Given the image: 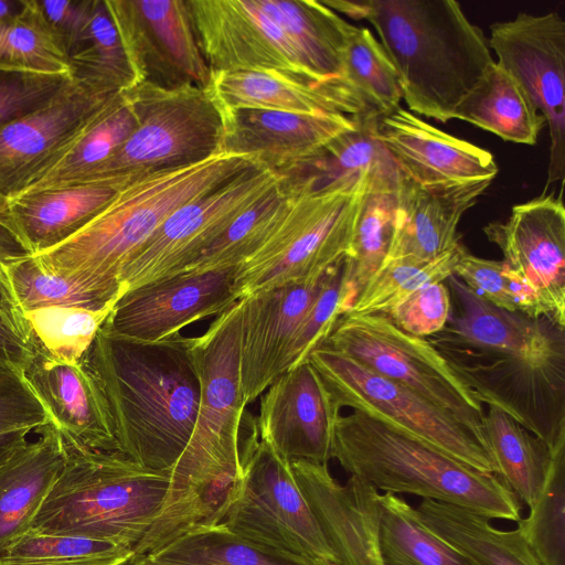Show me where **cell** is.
Segmentation results:
<instances>
[{
  "mask_svg": "<svg viewBox=\"0 0 565 565\" xmlns=\"http://www.w3.org/2000/svg\"><path fill=\"white\" fill-rule=\"evenodd\" d=\"M331 456L384 493H408L518 522V497L494 473L470 466L353 411L332 426Z\"/></svg>",
  "mask_w": 565,
  "mask_h": 565,
  "instance_id": "obj_6",
  "label": "cell"
},
{
  "mask_svg": "<svg viewBox=\"0 0 565 565\" xmlns=\"http://www.w3.org/2000/svg\"><path fill=\"white\" fill-rule=\"evenodd\" d=\"M454 274L498 308L529 316H548L532 289L504 260L481 258L465 248Z\"/></svg>",
  "mask_w": 565,
  "mask_h": 565,
  "instance_id": "obj_48",
  "label": "cell"
},
{
  "mask_svg": "<svg viewBox=\"0 0 565 565\" xmlns=\"http://www.w3.org/2000/svg\"><path fill=\"white\" fill-rule=\"evenodd\" d=\"M125 92L134 106L136 127L117 151L79 183L125 186L222 152L224 114L209 86L164 88L143 82Z\"/></svg>",
  "mask_w": 565,
  "mask_h": 565,
  "instance_id": "obj_9",
  "label": "cell"
},
{
  "mask_svg": "<svg viewBox=\"0 0 565 565\" xmlns=\"http://www.w3.org/2000/svg\"><path fill=\"white\" fill-rule=\"evenodd\" d=\"M376 135L401 174L420 185L492 181L498 174L492 153L402 107L379 118Z\"/></svg>",
  "mask_w": 565,
  "mask_h": 565,
  "instance_id": "obj_23",
  "label": "cell"
},
{
  "mask_svg": "<svg viewBox=\"0 0 565 565\" xmlns=\"http://www.w3.org/2000/svg\"><path fill=\"white\" fill-rule=\"evenodd\" d=\"M482 431L495 475L531 508L544 487L559 446L551 450L546 443L492 406L484 412Z\"/></svg>",
  "mask_w": 565,
  "mask_h": 565,
  "instance_id": "obj_34",
  "label": "cell"
},
{
  "mask_svg": "<svg viewBox=\"0 0 565 565\" xmlns=\"http://www.w3.org/2000/svg\"><path fill=\"white\" fill-rule=\"evenodd\" d=\"M94 2L95 0H34L39 13L60 39L66 54L87 25Z\"/></svg>",
  "mask_w": 565,
  "mask_h": 565,
  "instance_id": "obj_53",
  "label": "cell"
},
{
  "mask_svg": "<svg viewBox=\"0 0 565 565\" xmlns=\"http://www.w3.org/2000/svg\"><path fill=\"white\" fill-rule=\"evenodd\" d=\"M26 7V0H0V22L20 15Z\"/></svg>",
  "mask_w": 565,
  "mask_h": 565,
  "instance_id": "obj_57",
  "label": "cell"
},
{
  "mask_svg": "<svg viewBox=\"0 0 565 565\" xmlns=\"http://www.w3.org/2000/svg\"><path fill=\"white\" fill-rule=\"evenodd\" d=\"M116 302L100 309L54 306L22 313L33 351L61 363L81 362Z\"/></svg>",
  "mask_w": 565,
  "mask_h": 565,
  "instance_id": "obj_40",
  "label": "cell"
},
{
  "mask_svg": "<svg viewBox=\"0 0 565 565\" xmlns=\"http://www.w3.org/2000/svg\"><path fill=\"white\" fill-rule=\"evenodd\" d=\"M321 81L340 77L342 55L356 28L318 0H255Z\"/></svg>",
  "mask_w": 565,
  "mask_h": 565,
  "instance_id": "obj_31",
  "label": "cell"
},
{
  "mask_svg": "<svg viewBox=\"0 0 565 565\" xmlns=\"http://www.w3.org/2000/svg\"><path fill=\"white\" fill-rule=\"evenodd\" d=\"M190 343L181 333L145 342L100 328L85 355L118 451L143 467L171 470L191 437L200 383Z\"/></svg>",
  "mask_w": 565,
  "mask_h": 565,
  "instance_id": "obj_3",
  "label": "cell"
},
{
  "mask_svg": "<svg viewBox=\"0 0 565 565\" xmlns=\"http://www.w3.org/2000/svg\"><path fill=\"white\" fill-rule=\"evenodd\" d=\"M335 415L361 412L476 470L494 473L484 435L411 388L337 350L318 345L307 358Z\"/></svg>",
  "mask_w": 565,
  "mask_h": 565,
  "instance_id": "obj_10",
  "label": "cell"
},
{
  "mask_svg": "<svg viewBox=\"0 0 565 565\" xmlns=\"http://www.w3.org/2000/svg\"><path fill=\"white\" fill-rule=\"evenodd\" d=\"M22 374L65 441L118 451L105 398L85 356L67 364L34 351Z\"/></svg>",
  "mask_w": 565,
  "mask_h": 565,
  "instance_id": "obj_26",
  "label": "cell"
},
{
  "mask_svg": "<svg viewBox=\"0 0 565 565\" xmlns=\"http://www.w3.org/2000/svg\"><path fill=\"white\" fill-rule=\"evenodd\" d=\"M259 164L247 154L218 152L202 161L161 170L122 186L84 227L33 255L46 270L105 301L120 298V275L157 228L179 207Z\"/></svg>",
  "mask_w": 565,
  "mask_h": 565,
  "instance_id": "obj_5",
  "label": "cell"
},
{
  "mask_svg": "<svg viewBox=\"0 0 565 565\" xmlns=\"http://www.w3.org/2000/svg\"><path fill=\"white\" fill-rule=\"evenodd\" d=\"M329 269L241 298L239 373L246 405L262 396L286 371L295 332L318 296Z\"/></svg>",
  "mask_w": 565,
  "mask_h": 565,
  "instance_id": "obj_20",
  "label": "cell"
},
{
  "mask_svg": "<svg viewBox=\"0 0 565 565\" xmlns=\"http://www.w3.org/2000/svg\"><path fill=\"white\" fill-rule=\"evenodd\" d=\"M446 326L426 338L475 397L555 450L565 444V324L493 306L455 274Z\"/></svg>",
  "mask_w": 565,
  "mask_h": 565,
  "instance_id": "obj_1",
  "label": "cell"
},
{
  "mask_svg": "<svg viewBox=\"0 0 565 565\" xmlns=\"http://www.w3.org/2000/svg\"><path fill=\"white\" fill-rule=\"evenodd\" d=\"M4 200V198L0 196V207ZM25 252L17 242L14 236L0 222V260L9 256L19 255Z\"/></svg>",
  "mask_w": 565,
  "mask_h": 565,
  "instance_id": "obj_56",
  "label": "cell"
},
{
  "mask_svg": "<svg viewBox=\"0 0 565 565\" xmlns=\"http://www.w3.org/2000/svg\"><path fill=\"white\" fill-rule=\"evenodd\" d=\"M280 180L275 171L256 164L175 210L125 266L119 280L120 297L181 273Z\"/></svg>",
  "mask_w": 565,
  "mask_h": 565,
  "instance_id": "obj_13",
  "label": "cell"
},
{
  "mask_svg": "<svg viewBox=\"0 0 565 565\" xmlns=\"http://www.w3.org/2000/svg\"><path fill=\"white\" fill-rule=\"evenodd\" d=\"M488 241L537 297L546 315L565 324V209L543 195L512 207L505 222L483 227Z\"/></svg>",
  "mask_w": 565,
  "mask_h": 565,
  "instance_id": "obj_19",
  "label": "cell"
},
{
  "mask_svg": "<svg viewBox=\"0 0 565 565\" xmlns=\"http://www.w3.org/2000/svg\"><path fill=\"white\" fill-rule=\"evenodd\" d=\"M352 303L345 286L342 260L329 269L318 296L297 328L288 350L286 371L307 360L310 352L328 335L337 319Z\"/></svg>",
  "mask_w": 565,
  "mask_h": 565,
  "instance_id": "obj_49",
  "label": "cell"
},
{
  "mask_svg": "<svg viewBox=\"0 0 565 565\" xmlns=\"http://www.w3.org/2000/svg\"><path fill=\"white\" fill-rule=\"evenodd\" d=\"M367 188L363 182L345 191L291 193L292 204L285 218L235 268L237 298L303 280L348 258Z\"/></svg>",
  "mask_w": 565,
  "mask_h": 565,
  "instance_id": "obj_11",
  "label": "cell"
},
{
  "mask_svg": "<svg viewBox=\"0 0 565 565\" xmlns=\"http://www.w3.org/2000/svg\"><path fill=\"white\" fill-rule=\"evenodd\" d=\"M137 85L207 87L188 0H105Z\"/></svg>",
  "mask_w": 565,
  "mask_h": 565,
  "instance_id": "obj_15",
  "label": "cell"
},
{
  "mask_svg": "<svg viewBox=\"0 0 565 565\" xmlns=\"http://www.w3.org/2000/svg\"><path fill=\"white\" fill-rule=\"evenodd\" d=\"M340 78L380 116L394 113L403 98L396 70L367 28H355L342 55Z\"/></svg>",
  "mask_w": 565,
  "mask_h": 565,
  "instance_id": "obj_42",
  "label": "cell"
},
{
  "mask_svg": "<svg viewBox=\"0 0 565 565\" xmlns=\"http://www.w3.org/2000/svg\"><path fill=\"white\" fill-rule=\"evenodd\" d=\"M0 68L71 75L65 47L39 13L34 0L24 11L0 22Z\"/></svg>",
  "mask_w": 565,
  "mask_h": 565,
  "instance_id": "obj_45",
  "label": "cell"
},
{
  "mask_svg": "<svg viewBox=\"0 0 565 565\" xmlns=\"http://www.w3.org/2000/svg\"><path fill=\"white\" fill-rule=\"evenodd\" d=\"M224 114L222 151L254 157L278 175L315 157L356 116L235 109Z\"/></svg>",
  "mask_w": 565,
  "mask_h": 565,
  "instance_id": "obj_24",
  "label": "cell"
},
{
  "mask_svg": "<svg viewBox=\"0 0 565 565\" xmlns=\"http://www.w3.org/2000/svg\"><path fill=\"white\" fill-rule=\"evenodd\" d=\"M416 510L424 524L471 565H542L519 527L498 530L482 514L430 499H423Z\"/></svg>",
  "mask_w": 565,
  "mask_h": 565,
  "instance_id": "obj_32",
  "label": "cell"
},
{
  "mask_svg": "<svg viewBox=\"0 0 565 565\" xmlns=\"http://www.w3.org/2000/svg\"><path fill=\"white\" fill-rule=\"evenodd\" d=\"M335 415L316 370L306 360L280 374L262 394L259 436L284 457L328 463Z\"/></svg>",
  "mask_w": 565,
  "mask_h": 565,
  "instance_id": "obj_22",
  "label": "cell"
},
{
  "mask_svg": "<svg viewBox=\"0 0 565 565\" xmlns=\"http://www.w3.org/2000/svg\"><path fill=\"white\" fill-rule=\"evenodd\" d=\"M200 525L225 529L296 561L338 565L290 460L259 436L252 419L241 449L239 475L216 511Z\"/></svg>",
  "mask_w": 565,
  "mask_h": 565,
  "instance_id": "obj_8",
  "label": "cell"
},
{
  "mask_svg": "<svg viewBox=\"0 0 565 565\" xmlns=\"http://www.w3.org/2000/svg\"><path fill=\"white\" fill-rule=\"evenodd\" d=\"M47 424L51 418L23 374L0 360V433L14 429L36 433Z\"/></svg>",
  "mask_w": 565,
  "mask_h": 565,
  "instance_id": "obj_52",
  "label": "cell"
},
{
  "mask_svg": "<svg viewBox=\"0 0 565 565\" xmlns=\"http://www.w3.org/2000/svg\"><path fill=\"white\" fill-rule=\"evenodd\" d=\"M64 444V467L30 530L134 547L160 512L171 470L143 467L120 451Z\"/></svg>",
  "mask_w": 565,
  "mask_h": 565,
  "instance_id": "obj_7",
  "label": "cell"
},
{
  "mask_svg": "<svg viewBox=\"0 0 565 565\" xmlns=\"http://www.w3.org/2000/svg\"><path fill=\"white\" fill-rule=\"evenodd\" d=\"M136 122L128 94L124 90L114 95L68 150L23 192L79 183L117 151L135 129Z\"/></svg>",
  "mask_w": 565,
  "mask_h": 565,
  "instance_id": "obj_35",
  "label": "cell"
},
{
  "mask_svg": "<svg viewBox=\"0 0 565 565\" xmlns=\"http://www.w3.org/2000/svg\"><path fill=\"white\" fill-rule=\"evenodd\" d=\"M490 183L478 180L428 186L401 174L392 241L382 266L429 262L460 244L458 224Z\"/></svg>",
  "mask_w": 565,
  "mask_h": 565,
  "instance_id": "obj_25",
  "label": "cell"
},
{
  "mask_svg": "<svg viewBox=\"0 0 565 565\" xmlns=\"http://www.w3.org/2000/svg\"><path fill=\"white\" fill-rule=\"evenodd\" d=\"M290 463L338 565H383L379 490L353 475L341 484L330 473L328 463L309 460Z\"/></svg>",
  "mask_w": 565,
  "mask_h": 565,
  "instance_id": "obj_21",
  "label": "cell"
},
{
  "mask_svg": "<svg viewBox=\"0 0 565 565\" xmlns=\"http://www.w3.org/2000/svg\"><path fill=\"white\" fill-rule=\"evenodd\" d=\"M396 211V192L365 191L351 254L344 259L345 286L353 302L387 255Z\"/></svg>",
  "mask_w": 565,
  "mask_h": 565,
  "instance_id": "obj_43",
  "label": "cell"
},
{
  "mask_svg": "<svg viewBox=\"0 0 565 565\" xmlns=\"http://www.w3.org/2000/svg\"><path fill=\"white\" fill-rule=\"evenodd\" d=\"M292 200L294 195L287 192L279 182L274 189L236 217L231 225L182 271L199 274L236 268L253 255L278 227L287 215Z\"/></svg>",
  "mask_w": 565,
  "mask_h": 565,
  "instance_id": "obj_38",
  "label": "cell"
},
{
  "mask_svg": "<svg viewBox=\"0 0 565 565\" xmlns=\"http://www.w3.org/2000/svg\"><path fill=\"white\" fill-rule=\"evenodd\" d=\"M367 21L392 61L408 110L443 124L494 63L488 38L455 0H322Z\"/></svg>",
  "mask_w": 565,
  "mask_h": 565,
  "instance_id": "obj_4",
  "label": "cell"
},
{
  "mask_svg": "<svg viewBox=\"0 0 565 565\" xmlns=\"http://www.w3.org/2000/svg\"><path fill=\"white\" fill-rule=\"evenodd\" d=\"M114 95L72 79L45 106L1 126L0 196L8 199L31 186L68 150Z\"/></svg>",
  "mask_w": 565,
  "mask_h": 565,
  "instance_id": "obj_18",
  "label": "cell"
},
{
  "mask_svg": "<svg viewBox=\"0 0 565 565\" xmlns=\"http://www.w3.org/2000/svg\"><path fill=\"white\" fill-rule=\"evenodd\" d=\"M379 542L383 565H471L430 531L416 508L396 494L379 495Z\"/></svg>",
  "mask_w": 565,
  "mask_h": 565,
  "instance_id": "obj_37",
  "label": "cell"
},
{
  "mask_svg": "<svg viewBox=\"0 0 565 565\" xmlns=\"http://www.w3.org/2000/svg\"><path fill=\"white\" fill-rule=\"evenodd\" d=\"M0 288L19 315L54 306L100 309L117 301H105L81 285L46 270L26 253L0 260Z\"/></svg>",
  "mask_w": 565,
  "mask_h": 565,
  "instance_id": "obj_39",
  "label": "cell"
},
{
  "mask_svg": "<svg viewBox=\"0 0 565 565\" xmlns=\"http://www.w3.org/2000/svg\"><path fill=\"white\" fill-rule=\"evenodd\" d=\"M525 542L542 565H565V445L553 457L544 487L518 522Z\"/></svg>",
  "mask_w": 565,
  "mask_h": 565,
  "instance_id": "obj_47",
  "label": "cell"
},
{
  "mask_svg": "<svg viewBox=\"0 0 565 565\" xmlns=\"http://www.w3.org/2000/svg\"><path fill=\"white\" fill-rule=\"evenodd\" d=\"M148 556L166 565H337L296 561L212 525H198Z\"/></svg>",
  "mask_w": 565,
  "mask_h": 565,
  "instance_id": "obj_41",
  "label": "cell"
},
{
  "mask_svg": "<svg viewBox=\"0 0 565 565\" xmlns=\"http://www.w3.org/2000/svg\"><path fill=\"white\" fill-rule=\"evenodd\" d=\"M381 116H356L355 127L327 143L315 157L279 174L290 193L345 191L363 182L369 190L396 192L401 172L376 135Z\"/></svg>",
  "mask_w": 565,
  "mask_h": 565,
  "instance_id": "obj_27",
  "label": "cell"
},
{
  "mask_svg": "<svg viewBox=\"0 0 565 565\" xmlns=\"http://www.w3.org/2000/svg\"><path fill=\"white\" fill-rule=\"evenodd\" d=\"M207 86L223 113L235 109L345 116L374 113L340 77L318 83L270 71L210 73Z\"/></svg>",
  "mask_w": 565,
  "mask_h": 565,
  "instance_id": "obj_28",
  "label": "cell"
},
{
  "mask_svg": "<svg viewBox=\"0 0 565 565\" xmlns=\"http://www.w3.org/2000/svg\"><path fill=\"white\" fill-rule=\"evenodd\" d=\"M121 188L90 182L23 192L3 201L0 222L26 254L35 255L78 232Z\"/></svg>",
  "mask_w": 565,
  "mask_h": 565,
  "instance_id": "obj_29",
  "label": "cell"
},
{
  "mask_svg": "<svg viewBox=\"0 0 565 565\" xmlns=\"http://www.w3.org/2000/svg\"><path fill=\"white\" fill-rule=\"evenodd\" d=\"M30 429H14L0 433V467L30 439Z\"/></svg>",
  "mask_w": 565,
  "mask_h": 565,
  "instance_id": "obj_55",
  "label": "cell"
},
{
  "mask_svg": "<svg viewBox=\"0 0 565 565\" xmlns=\"http://www.w3.org/2000/svg\"><path fill=\"white\" fill-rule=\"evenodd\" d=\"M131 555L124 544L29 530L0 551V565H120Z\"/></svg>",
  "mask_w": 565,
  "mask_h": 565,
  "instance_id": "obj_46",
  "label": "cell"
},
{
  "mask_svg": "<svg viewBox=\"0 0 565 565\" xmlns=\"http://www.w3.org/2000/svg\"><path fill=\"white\" fill-rule=\"evenodd\" d=\"M33 355L34 351L22 316L14 310L0 290V360L22 373Z\"/></svg>",
  "mask_w": 565,
  "mask_h": 565,
  "instance_id": "obj_54",
  "label": "cell"
},
{
  "mask_svg": "<svg viewBox=\"0 0 565 565\" xmlns=\"http://www.w3.org/2000/svg\"><path fill=\"white\" fill-rule=\"evenodd\" d=\"M67 57L72 79L93 90L117 94L137 85L105 0H95L89 21Z\"/></svg>",
  "mask_w": 565,
  "mask_h": 565,
  "instance_id": "obj_36",
  "label": "cell"
},
{
  "mask_svg": "<svg viewBox=\"0 0 565 565\" xmlns=\"http://www.w3.org/2000/svg\"><path fill=\"white\" fill-rule=\"evenodd\" d=\"M188 6L210 73L270 71L321 82L255 0H188Z\"/></svg>",
  "mask_w": 565,
  "mask_h": 565,
  "instance_id": "obj_16",
  "label": "cell"
},
{
  "mask_svg": "<svg viewBox=\"0 0 565 565\" xmlns=\"http://www.w3.org/2000/svg\"><path fill=\"white\" fill-rule=\"evenodd\" d=\"M36 434L0 467V551L30 530L65 463L64 439L55 426Z\"/></svg>",
  "mask_w": 565,
  "mask_h": 565,
  "instance_id": "obj_30",
  "label": "cell"
},
{
  "mask_svg": "<svg viewBox=\"0 0 565 565\" xmlns=\"http://www.w3.org/2000/svg\"><path fill=\"white\" fill-rule=\"evenodd\" d=\"M452 119L523 145L536 143L545 124L521 83L497 62L457 105Z\"/></svg>",
  "mask_w": 565,
  "mask_h": 565,
  "instance_id": "obj_33",
  "label": "cell"
},
{
  "mask_svg": "<svg viewBox=\"0 0 565 565\" xmlns=\"http://www.w3.org/2000/svg\"><path fill=\"white\" fill-rule=\"evenodd\" d=\"M450 309L449 288L438 282L415 290L385 316L401 330L418 338H428L446 326Z\"/></svg>",
  "mask_w": 565,
  "mask_h": 565,
  "instance_id": "obj_51",
  "label": "cell"
},
{
  "mask_svg": "<svg viewBox=\"0 0 565 565\" xmlns=\"http://www.w3.org/2000/svg\"><path fill=\"white\" fill-rule=\"evenodd\" d=\"M497 63L524 87L550 132L546 186L565 177V21L557 12H520L490 25Z\"/></svg>",
  "mask_w": 565,
  "mask_h": 565,
  "instance_id": "obj_14",
  "label": "cell"
},
{
  "mask_svg": "<svg viewBox=\"0 0 565 565\" xmlns=\"http://www.w3.org/2000/svg\"><path fill=\"white\" fill-rule=\"evenodd\" d=\"M235 268L164 277L126 291L103 324L107 332L154 342L181 333L198 321L217 317L239 300Z\"/></svg>",
  "mask_w": 565,
  "mask_h": 565,
  "instance_id": "obj_17",
  "label": "cell"
},
{
  "mask_svg": "<svg viewBox=\"0 0 565 565\" xmlns=\"http://www.w3.org/2000/svg\"><path fill=\"white\" fill-rule=\"evenodd\" d=\"M120 565H166L156 562L152 557L148 555H131L127 561L121 563Z\"/></svg>",
  "mask_w": 565,
  "mask_h": 565,
  "instance_id": "obj_58",
  "label": "cell"
},
{
  "mask_svg": "<svg viewBox=\"0 0 565 565\" xmlns=\"http://www.w3.org/2000/svg\"><path fill=\"white\" fill-rule=\"evenodd\" d=\"M319 345L349 355L482 431L484 411L472 392L426 338L401 330L385 315L345 312Z\"/></svg>",
  "mask_w": 565,
  "mask_h": 565,
  "instance_id": "obj_12",
  "label": "cell"
},
{
  "mask_svg": "<svg viewBox=\"0 0 565 565\" xmlns=\"http://www.w3.org/2000/svg\"><path fill=\"white\" fill-rule=\"evenodd\" d=\"M465 248L460 243L429 262L401 260L383 265L362 288L347 312L385 315L415 290L444 282L454 274Z\"/></svg>",
  "mask_w": 565,
  "mask_h": 565,
  "instance_id": "obj_44",
  "label": "cell"
},
{
  "mask_svg": "<svg viewBox=\"0 0 565 565\" xmlns=\"http://www.w3.org/2000/svg\"><path fill=\"white\" fill-rule=\"evenodd\" d=\"M71 82L66 73L0 68V127L45 106Z\"/></svg>",
  "mask_w": 565,
  "mask_h": 565,
  "instance_id": "obj_50",
  "label": "cell"
},
{
  "mask_svg": "<svg viewBox=\"0 0 565 565\" xmlns=\"http://www.w3.org/2000/svg\"><path fill=\"white\" fill-rule=\"evenodd\" d=\"M241 299L214 318L190 350L200 383L188 445L171 469L160 512L132 555H152L206 522L241 471L239 434L246 404L241 386Z\"/></svg>",
  "mask_w": 565,
  "mask_h": 565,
  "instance_id": "obj_2",
  "label": "cell"
}]
</instances>
